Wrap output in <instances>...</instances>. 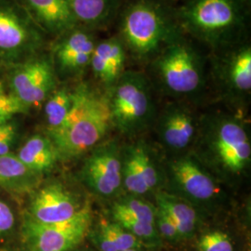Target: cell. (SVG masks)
Here are the masks:
<instances>
[{"label": "cell", "mask_w": 251, "mask_h": 251, "mask_svg": "<svg viewBox=\"0 0 251 251\" xmlns=\"http://www.w3.org/2000/svg\"><path fill=\"white\" fill-rule=\"evenodd\" d=\"M251 0H182L175 7L183 33L210 52L248 39Z\"/></svg>", "instance_id": "6da1fadb"}, {"label": "cell", "mask_w": 251, "mask_h": 251, "mask_svg": "<svg viewBox=\"0 0 251 251\" xmlns=\"http://www.w3.org/2000/svg\"><path fill=\"white\" fill-rule=\"evenodd\" d=\"M117 36L127 56L149 63L173 40L183 34L175 7L168 0H128L118 14Z\"/></svg>", "instance_id": "7a4b0ae2"}, {"label": "cell", "mask_w": 251, "mask_h": 251, "mask_svg": "<svg viewBox=\"0 0 251 251\" xmlns=\"http://www.w3.org/2000/svg\"><path fill=\"white\" fill-rule=\"evenodd\" d=\"M112 126L106 97L81 84L74 90L73 106L62 125L50 130L58 156L70 158L88 151Z\"/></svg>", "instance_id": "3957f363"}, {"label": "cell", "mask_w": 251, "mask_h": 251, "mask_svg": "<svg viewBox=\"0 0 251 251\" xmlns=\"http://www.w3.org/2000/svg\"><path fill=\"white\" fill-rule=\"evenodd\" d=\"M163 90L174 96H193L203 89L206 59L184 33L147 63Z\"/></svg>", "instance_id": "277c9868"}, {"label": "cell", "mask_w": 251, "mask_h": 251, "mask_svg": "<svg viewBox=\"0 0 251 251\" xmlns=\"http://www.w3.org/2000/svg\"><path fill=\"white\" fill-rule=\"evenodd\" d=\"M108 93L112 125L126 134L142 131L154 117L151 85L143 73L126 70Z\"/></svg>", "instance_id": "5b68a950"}, {"label": "cell", "mask_w": 251, "mask_h": 251, "mask_svg": "<svg viewBox=\"0 0 251 251\" xmlns=\"http://www.w3.org/2000/svg\"><path fill=\"white\" fill-rule=\"evenodd\" d=\"M50 37L17 0H0V66L9 68L47 50Z\"/></svg>", "instance_id": "8992f818"}, {"label": "cell", "mask_w": 251, "mask_h": 251, "mask_svg": "<svg viewBox=\"0 0 251 251\" xmlns=\"http://www.w3.org/2000/svg\"><path fill=\"white\" fill-rule=\"evenodd\" d=\"M9 69V91L29 110L44 103L57 88L58 76L48 50Z\"/></svg>", "instance_id": "52a82bcc"}, {"label": "cell", "mask_w": 251, "mask_h": 251, "mask_svg": "<svg viewBox=\"0 0 251 251\" xmlns=\"http://www.w3.org/2000/svg\"><path fill=\"white\" fill-rule=\"evenodd\" d=\"M91 224L90 206L69 221L44 225L31 218L24 227V234L30 251H70L84 239Z\"/></svg>", "instance_id": "ba28073f"}, {"label": "cell", "mask_w": 251, "mask_h": 251, "mask_svg": "<svg viewBox=\"0 0 251 251\" xmlns=\"http://www.w3.org/2000/svg\"><path fill=\"white\" fill-rule=\"evenodd\" d=\"M98 40L96 31L80 25L54 38L48 50L57 76H76L85 72Z\"/></svg>", "instance_id": "9c48e42d"}, {"label": "cell", "mask_w": 251, "mask_h": 251, "mask_svg": "<svg viewBox=\"0 0 251 251\" xmlns=\"http://www.w3.org/2000/svg\"><path fill=\"white\" fill-rule=\"evenodd\" d=\"M212 150L216 160L226 172L239 174L250 164L251 146L242 123L233 117L215 118Z\"/></svg>", "instance_id": "30bf717a"}, {"label": "cell", "mask_w": 251, "mask_h": 251, "mask_svg": "<svg viewBox=\"0 0 251 251\" xmlns=\"http://www.w3.org/2000/svg\"><path fill=\"white\" fill-rule=\"evenodd\" d=\"M216 77L226 95L242 100L251 90V45L249 39L236 45L211 52Z\"/></svg>", "instance_id": "8fae6325"}, {"label": "cell", "mask_w": 251, "mask_h": 251, "mask_svg": "<svg viewBox=\"0 0 251 251\" xmlns=\"http://www.w3.org/2000/svg\"><path fill=\"white\" fill-rule=\"evenodd\" d=\"M83 175L96 194L104 198L115 196L122 185V161L117 146L109 144L93 152L85 164Z\"/></svg>", "instance_id": "7c38bea8"}, {"label": "cell", "mask_w": 251, "mask_h": 251, "mask_svg": "<svg viewBox=\"0 0 251 251\" xmlns=\"http://www.w3.org/2000/svg\"><path fill=\"white\" fill-rule=\"evenodd\" d=\"M72 195L61 184H50L36 193L31 204V219L53 225L71 220L80 211Z\"/></svg>", "instance_id": "4fadbf2b"}, {"label": "cell", "mask_w": 251, "mask_h": 251, "mask_svg": "<svg viewBox=\"0 0 251 251\" xmlns=\"http://www.w3.org/2000/svg\"><path fill=\"white\" fill-rule=\"evenodd\" d=\"M50 38H56L78 25L68 0H17Z\"/></svg>", "instance_id": "5bb4252c"}, {"label": "cell", "mask_w": 251, "mask_h": 251, "mask_svg": "<svg viewBox=\"0 0 251 251\" xmlns=\"http://www.w3.org/2000/svg\"><path fill=\"white\" fill-rule=\"evenodd\" d=\"M127 53L117 35L97 41L90 60L94 76L110 90L125 72Z\"/></svg>", "instance_id": "9a60e30c"}, {"label": "cell", "mask_w": 251, "mask_h": 251, "mask_svg": "<svg viewBox=\"0 0 251 251\" xmlns=\"http://www.w3.org/2000/svg\"><path fill=\"white\" fill-rule=\"evenodd\" d=\"M171 173L179 190L195 201H210L218 193L214 180L192 159L174 162L171 165Z\"/></svg>", "instance_id": "2e32d148"}, {"label": "cell", "mask_w": 251, "mask_h": 251, "mask_svg": "<svg viewBox=\"0 0 251 251\" xmlns=\"http://www.w3.org/2000/svg\"><path fill=\"white\" fill-rule=\"evenodd\" d=\"M78 25L94 31L107 28L117 22L122 0H68Z\"/></svg>", "instance_id": "e0dca14e"}, {"label": "cell", "mask_w": 251, "mask_h": 251, "mask_svg": "<svg viewBox=\"0 0 251 251\" xmlns=\"http://www.w3.org/2000/svg\"><path fill=\"white\" fill-rule=\"evenodd\" d=\"M194 118L187 109L171 106L165 111L160 121V133L167 146L180 150L188 145L195 134Z\"/></svg>", "instance_id": "ac0fdd59"}, {"label": "cell", "mask_w": 251, "mask_h": 251, "mask_svg": "<svg viewBox=\"0 0 251 251\" xmlns=\"http://www.w3.org/2000/svg\"><path fill=\"white\" fill-rule=\"evenodd\" d=\"M30 171L44 172L52 169L58 156L51 141L40 135L30 138L17 154Z\"/></svg>", "instance_id": "d6986e66"}, {"label": "cell", "mask_w": 251, "mask_h": 251, "mask_svg": "<svg viewBox=\"0 0 251 251\" xmlns=\"http://www.w3.org/2000/svg\"><path fill=\"white\" fill-rule=\"evenodd\" d=\"M156 200L158 207L176 225L180 237L191 236L198 225V214L195 208L179 198L166 193H159Z\"/></svg>", "instance_id": "ffe728a7"}, {"label": "cell", "mask_w": 251, "mask_h": 251, "mask_svg": "<svg viewBox=\"0 0 251 251\" xmlns=\"http://www.w3.org/2000/svg\"><path fill=\"white\" fill-rule=\"evenodd\" d=\"M36 172L30 171L17 155H0V186L7 188L28 187Z\"/></svg>", "instance_id": "44dd1931"}, {"label": "cell", "mask_w": 251, "mask_h": 251, "mask_svg": "<svg viewBox=\"0 0 251 251\" xmlns=\"http://www.w3.org/2000/svg\"><path fill=\"white\" fill-rule=\"evenodd\" d=\"M73 101L74 90L67 88H56L46 100L44 111L48 131L56 129L63 124L72 108Z\"/></svg>", "instance_id": "7402d4cb"}, {"label": "cell", "mask_w": 251, "mask_h": 251, "mask_svg": "<svg viewBox=\"0 0 251 251\" xmlns=\"http://www.w3.org/2000/svg\"><path fill=\"white\" fill-rule=\"evenodd\" d=\"M100 231L106 234L109 240L113 244L117 251H127V250H140L143 242L137 238L132 233L126 231L116 222H101L99 225Z\"/></svg>", "instance_id": "603a6c76"}, {"label": "cell", "mask_w": 251, "mask_h": 251, "mask_svg": "<svg viewBox=\"0 0 251 251\" xmlns=\"http://www.w3.org/2000/svg\"><path fill=\"white\" fill-rule=\"evenodd\" d=\"M113 216L116 223L121 225L129 233H132L141 241H154L157 239V231L155 229V225H149L136 220L133 217L127 215L116 208H113Z\"/></svg>", "instance_id": "cb8c5ba5"}, {"label": "cell", "mask_w": 251, "mask_h": 251, "mask_svg": "<svg viewBox=\"0 0 251 251\" xmlns=\"http://www.w3.org/2000/svg\"><path fill=\"white\" fill-rule=\"evenodd\" d=\"M113 208H116L127 215L131 216L136 220L154 225L155 208L141 199L135 198H125L116 204Z\"/></svg>", "instance_id": "d4e9b609"}, {"label": "cell", "mask_w": 251, "mask_h": 251, "mask_svg": "<svg viewBox=\"0 0 251 251\" xmlns=\"http://www.w3.org/2000/svg\"><path fill=\"white\" fill-rule=\"evenodd\" d=\"M122 183L128 192L134 195H144L150 191L128 152L122 162Z\"/></svg>", "instance_id": "484cf974"}, {"label": "cell", "mask_w": 251, "mask_h": 251, "mask_svg": "<svg viewBox=\"0 0 251 251\" xmlns=\"http://www.w3.org/2000/svg\"><path fill=\"white\" fill-rule=\"evenodd\" d=\"M127 152H129V154L133 158L147 187L149 190L154 188L158 182L157 171L152 165L148 153L143 147H134L129 149Z\"/></svg>", "instance_id": "4316f807"}, {"label": "cell", "mask_w": 251, "mask_h": 251, "mask_svg": "<svg viewBox=\"0 0 251 251\" xmlns=\"http://www.w3.org/2000/svg\"><path fill=\"white\" fill-rule=\"evenodd\" d=\"M29 109L25 106L7 90L4 82L0 80V124L8 122L19 114H25Z\"/></svg>", "instance_id": "83f0119b"}, {"label": "cell", "mask_w": 251, "mask_h": 251, "mask_svg": "<svg viewBox=\"0 0 251 251\" xmlns=\"http://www.w3.org/2000/svg\"><path fill=\"white\" fill-rule=\"evenodd\" d=\"M198 249L199 251H233L231 238L221 231L202 234L198 239Z\"/></svg>", "instance_id": "f1b7e54d"}, {"label": "cell", "mask_w": 251, "mask_h": 251, "mask_svg": "<svg viewBox=\"0 0 251 251\" xmlns=\"http://www.w3.org/2000/svg\"><path fill=\"white\" fill-rule=\"evenodd\" d=\"M154 225L157 226L158 233L168 240L176 241L180 238L179 231L172 222L171 218L167 215L161 208H155V220Z\"/></svg>", "instance_id": "f546056e"}, {"label": "cell", "mask_w": 251, "mask_h": 251, "mask_svg": "<svg viewBox=\"0 0 251 251\" xmlns=\"http://www.w3.org/2000/svg\"><path fill=\"white\" fill-rule=\"evenodd\" d=\"M16 135L15 126L9 121L0 124V155L9 153Z\"/></svg>", "instance_id": "4dcf8cb0"}, {"label": "cell", "mask_w": 251, "mask_h": 251, "mask_svg": "<svg viewBox=\"0 0 251 251\" xmlns=\"http://www.w3.org/2000/svg\"><path fill=\"white\" fill-rule=\"evenodd\" d=\"M14 225V215L11 208L0 200V234L9 231Z\"/></svg>", "instance_id": "1f68e13d"}, {"label": "cell", "mask_w": 251, "mask_h": 251, "mask_svg": "<svg viewBox=\"0 0 251 251\" xmlns=\"http://www.w3.org/2000/svg\"><path fill=\"white\" fill-rule=\"evenodd\" d=\"M141 251L140 250H137V249H134V250H127V251Z\"/></svg>", "instance_id": "d6a6232c"}, {"label": "cell", "mask_w": 251, "mask_h": 251, "mask_svg": "<svg viewBox=\"0 0 251 251\" xmlns=\"http://www.w3.org/2000/svg\"><path fill=\"white\" fill-rule=\"evenodd\" d=\"M168 1H169V2H170V0H168ZM171 1H177V2H181V1H182V0H171Z\"/></svg>", "instance_id": "836d02e7"}, {"label": "cell", "mask_w": 251, "mask_h": 251, "mask_svg": "<svg viewBox=\"0 0 251 251\" xmlns=\"http://www.w3.org/2000/svg\"><path fill=\"white\" fill-rule=\"evenodd\" d=\"M1 68H2V67H1V66H0V70H1Z\"/></svg>", "instance_id": "e575fe53"}]
</instances>
